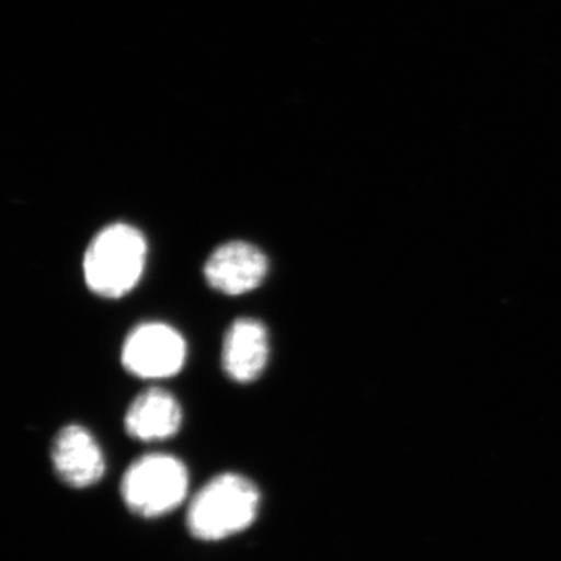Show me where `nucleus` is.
<instances>
[{"label":"nucleus","mask_w":561,"mask_h":561,"mask_svg":"<svg viewBox=\"0 0 561 561\" xmlns=\"http://www.w3.org/2000/svg\"><path fill=\"white\" fill-rule=\"evenodd\" d=\"M146 262L147 241L142 232L128 224L108 225L88 245L84 280L99 297L116 300L138 286Z\"/></svg>","instance_id":"f257e3e1"},{"label":"nucleus","mask_w":561,"mask_h":561,"mask_svg":"<svg viewBox=\"0 0 561 561\" xmlns=\"http://www.w3.org/2000/svg\"><path fill=\"white\" fill-rule=\"evenodd\" d=\"M261 494L239 474H220L191 502L187 527L198 540L217 541L245 530L260 512Z\"/></svg>","instance_id":"f03ea898"},{"label":"nucleus","mask_w":561,"mask_h":561,"mask_svg":"<svg viewBox=\"0 0 561 561\" xmlns=\"http://www.w3.org/2000/svg\"><path fill=\"white\" fill-rule=\"evenodd\" d=\"M190 486L186 467L168 454L140 457L125 472L122 497L144 518H158L179 507Z\"/></svg>","instance_id":"7ed1b4c3"},{"label":"nucleus","mask_w":561,"mask_h":561,"mask_svg":"<svg viewBox=\"0 0 561 561\" xmlns=\"http://www.w3.org/2000/svg\"><path fill=\"white\" fill-rule=\"evenodd\" d=\"M183 335L165 323H142L125 339L122 365L140 379H165L175 376L186 362Z\"/></svg>","instance_id":"20e7f679"},{"label":"nucleus","mask_w":561,"mask_h":561,"mask_svg":"<svg viewBox=\"0 0 561 561\" xmlns=\"http://www.w3.org/2000/svg\"><path fill=\"white\" fill-rule=\"evenodd\" d=\"M267 272V256L253 243L243 241L224 243L214 250L203 268L209 287L230 297L260 287Z\"/></svg>","instance_id":"39448f33"},{"label":"nucleus","mask_w":561,"mask_h":561,"mask_svg":"<svg viewBox=\"0 0 561 561\" xmlns=\"http://www.w3.org/2000/svg\"><path fill=\"white\" fill-rule=\"evenodd\" d=\"M51 461L62 481L76 489L94 485L105 474L99 443L79 424L62 427L51 445Z\"/></svg>","instance_id":"423d86ee"},{"label":"nucleus","mask_w":561,"mask_h":561,"mask_svg":"<svg viewBox=\"0 0 561 561\" xmlns=\"http://www.w3.org/2000/svg\"><path fill=\"white\" fill-rule=\"evenodd\" d=\"M271 345L265 324L256 319H239L227 331L221 350L224 370L232 381H256L267 367Z\"/></svg>","instance_id":"0eeeda50"},{"label":"nucleus","mask_w":561,"mask_h":561,"mask_svg":"<svg viewBox=\"0 0 561 561\" xmlns=\"http://www.w3.org/2000/svg\"><path fill=\"white\" fill-rule=\"evenodd\" d=\"M183 412L176 398L162 389H149L135 398L125 415V430L140 442L171 438L180 431Z\"/></svg>","instance_id":"6e6552de"}]
</instances>
